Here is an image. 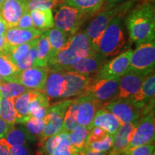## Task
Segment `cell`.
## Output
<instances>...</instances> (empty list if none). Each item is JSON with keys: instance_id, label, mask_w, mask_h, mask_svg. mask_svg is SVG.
<instances>
[{"instance_id": "6da1fadb", "label": "cell", "mask_w": 155, "mask_h": 155, "mask_svg": "<svg viewBox=\"0 0 155 155\" xmlns=\"http://www.w3.org/2000/svg\"><path fill=\"white\" fill-rule=\"evenodd\" d=\"M130 39L137 45L154 41L155 9L154 2L144 1L134 7L125 19Z\"/></svg>"}, {"instance_id": "7a4b0ae2", "label": "cell", "mask_w": 155, "mask_h": 155, "mask_svg": "<svg viewBox=\"0 0 155 155\" xmlns=\"http://www.w3.org/2000/svg\"><path fill=\"white\" fill-rule=\"evenodd\" d=\"M97 52L84 31L70 36L61 51L48 61V68L51 70L63 71L82 58Z\"/></svg>"}, {"instance_id": "3957f363", "label": "cell", "mask_w": 155, "mask_h": 155, "mask_svg": "<svg viewBox=\"0 0 155 155\" xmlns=\"http://www.w3.org/2000/svg\"><path fill=\"white\" fill-rule=\"evenodd\" d=\"M137 2V0H129L108 10L101 11L89 23L84 32L96 51L98 52L101 37L112 19L117 16L124 17L125 15L134 7Z\"/></svg>"}, {"instance_id": "277c9868", "label": "cell", "mask_w": 155, "mask_h": 155, "mask_svg": "<svg viewBox=\"0 0 155 155\" xmlns=\"http://www.w3.org/2000/svg\"><path fill=\"white\" fill-rule=\"evenodd\" d=\"M123 18L124 17L121 16L114 17L101 39L98 52L106 59L119 55L125 47L127 36Z\"/></svg>"}, {"instance_id": "5b68a950", "label": "cell", "mask_w": 155, "mask_h": 155, "mask_svg": "<svg viewBox=\"0 0 155 155\" xmlns=\"http://www.w3.org/2000/svg\"><path fill=\"white\" fill-rule=\"evenodd\" d=\"M58 7L53 15L54 27L69 37L77 33L84 22L91 17L64 2Z\"/></svg>"}, {"instance_id": "8992f818", "label": "cell", "mask_w": 155, "mask_h": 155, "mask_svg": "<svg viewBox=\"0 0 155 155\" xmlns=\"http://www.w3.org/2000/svg\"><path fill=\"white\" fill-rule=\"evenodd\" d=\"M73 99H64L55 103L48 108L47 114L43 119L45 123L42 134L39 137V147L50 137L61 132L64 116Z\"/></svg>"}, {"instance_id": "52a82bcc", "label": "cell", "mask_w": 155, "mask_h": 155, "mask_svg": "<svg viewBox=\"0 0 155 155\" xmlns=\"http://www.w3.org/2000/svg\"><path fill=\"white\" fill-rule=\"evenodd\" d=\"M155 65V42H144L133 50L127 72L149 74L154 71Z\"/></svg>"}, {"instance_id": "ba28073f", "label": "cell", "mask_w": 155, "mask_h": 155, "mask_svg": "<svg viewBox=\"0 0 155 155\" xmlns=\"http://www.w3.org/2000/svg\"><path fill=\"white\" fill-rule=\"evenodd\" d=\"M119 80L99 78L95 75L81 94L88 95L103 105L115 98L119 86Z\"/></svg>"}, {"instance_id": "9c48e42d", "label": "cell", "mask_w": 155, "mask_h": 155, "mask_svg": "<svg viewBox=\"0 0 155 155\" xmlns=\"http://www.w3.org/2000/svg\"><path fill=\"white\" fill-rule=\"evenodd\" d=\"M116 116L120 124L131 123L139 120L142 111L127 99H114L103 104V107Z\"/></svg>"}, {"instance_id": "30bf717a", "label": "cell", "mask_w": 155, "mask_h": 155, "mask_svg": "<svg viewBox=\"0 0 155 155\" xmlns=\"http://www.w3.org/2000/svg\"><path fill=\"white\" fill-rule=\"evenodd\" d=\"M132 52V49L121 52L115 58L106 62L96 76L99 78L119 79L128 71Z\"/></svg>"}, {"instance_id": "8fae6325", "label": "cell", "mask_w": 155, "mask_h": 155, "mask_svg": "<svg viewBox=\"0 0 155 155\" xmlns=\"http://www.w3.org/2000/svg\"><path fill=\"white\" fill-rule=\"evenodd\" d=\"M155 139L154 110L139 119L134 134L127 149L144 144H154Z\"/></svg>"}, {"instance_id": "7c38bea8", "label": "cell", "mask_w": 155, "mask_h": 155, "mask_svg": "<svg viewBox=\"0 0 155 155\" xmlns=\"http://www.w3.org/2000/svg\"><path fill=\"white\" fill-rule=\"evenodd\" d=\"M48 72V67H31L19 71L16 76V82L29 90L42 92Z\"/></svg>"}, {"instance_id": "4fadbf2b", "label": "cell", "mask_w": 155, "mask_h": 155, "mask_svg": "<svg viewBox=\"0 0 155 155\" xmlns=\"http://www.w3.org/2000/svg\"><path fill=\"white\" fill-rule=\"evenodd\" d=\"M75 101L77 104L78 123L88 129L97 111L101 108L103 105L88 95H80L75 98Z\"/></svg>"}, {"instance_id": "5bb4252c", "label": "cell", "mask_w": 155, "mask_h": 155, "mask_svg": "<svg viewBox=\"0 0 155 155\" xmlns=\"http://www.w3.org/2000/svg\"><path fill=\"white\" fill-rule=\"evenodd\" d=\"M63 75L65 90L61 99H69L72 97L80 96L94 76L83 75L75 71H63Z\"/></svg>"}, {"instance_id": "9a60e30c", "label": "cell", "mask_w": 155, "mask_h": 155, "mask_svg": "<svg viewBox=\"0 0 155 155\" xmlns=\"http://www.w3.org/2000/svg\"><path fill=\"white\" fill-rule=\"evenodd\" d=\"M147 75L131 71L126 73L119 78L117 93L114 99L128 100L131 98L139 91Z\"/></svg>"}, {"instance_id": "2e32d148", "label": "cell", "mask_w": 155, "mask_h": 155, "mask_svg": "<svg viewBox=\"0 0 155 155\" xmlns=\"http://www.w3.org/2000/svg\"><path fill=\"white\" fill-rule=\"evenodd\" d=\"M107 59L98 53L95 52L91 55L82 58L73 65L65 68L63 71H75L86 75H95L98 73Z\"/></svg>"}, {"instance_id": "e0dca14e", "label": "cell", "mask_w": 155, "mask_h": 155, "mask_svg": "<svg viewBox=\"0 0 155 155\" xmlns=\"http://www.w3.org/2000/svg\"><path fill=\"white\" fill-rule=\"evenodd\" d=\"M27 12L25 0H5L0 5V16L7 28H16L19 20Z\"/></svg>"}, {"instance_id": "ac0fdd59", "label": "cell", "mask_w": 155, "mask_h": 155, "mask_svg": "<svg viewBox=\"0 0 155 155\" xmlns=\"http://www.w3.org/2000/svg\"><path fill=\"white\" fill-rule=\"evenodd\" d=\"M139 120L120 126L114 134V144L109 151V155H121L124 152L133 138Z\"/></svg>"}, {"instance_id": "d6986e66", "label": "cell", "mask_w": 155, "mask_h": 155, "mask_svg": "<svg viewBox=\"0 0 155 155\" xmlns=\"http://www.w3.org/2000/svg\"><path fill=\"white\" fill-rule=\"evenodd\" d=\"M49 69V68H48ZM65 90V80L63 71L49 69L42 93L50 101L61 99Z\"/></svg>"}, {"instance_id": "ffe728a7", "label": "cell", "mask_w": 155, "mask_h": 155, "mask_svg": "<svg viewBox=\"0 0 155 155\" xmlns=\"http://www.w3.org/2000/svg\"><path fill=\"white\" fill-rule=\"evenodd\" d=\"M42 32L36 29L10 28L7 29L5 35L8 47H13L32 41L41 35Z\"/></svg>"}, {"instance_id": "44dd1931", "label": "cell", "mask_w": 155, "mask_h": 155, "mask_svg": "<svg viewBox=\"0 0 155 155\" xmlns=\"http://www.w3.org/2000/svg\"><path fill=\"white\" fill-rule=\"evenodd\" d=\"M120 126L121 124L119 120L115 116L105 108H101L97 111L88 129L91 130L94 127H100L108 134L114 135L119 129Z\"/></svg>"}, {"instance_id": "7402d4cb", "label": "cell", "mask_w": 155, "mask_h": 155, "mask_svg": "<svg viewBox=\"0 0 155 155\" xmlns=\"http://www.w3.org/2000/svg\"><path fill=\"white\" fill-rule=\"evenodd\" d=\"M0 117L9 125L24 124L30 117H22L17 113L15 106V98H3L0 99Z\"/></svg>"}, {"instance_id": "603a6c76", "label": "cell", "mask_w": 155, "mask_h": 155, "mask_svg": "<svg viewBox=\"0 0 155 155\" xmlns=\"http://www.w3.org/2000/svg\"><path fill=\"white\" fill-rule=\"evenodd\" d=\"M3 139L10 147L25 145L29 141L35 140V138L30 135L25 127L15 125L11 126Z\"/></svg>"}, {"instance_id": "cb8c5ba5", "label": "cell", "mask_w": 155, "mask_h": 155, "mask_svg": "<svg viewBox=\"0 0 155 155\" xmlns=\"http://www.w3.org/2000/svg\"><path fill=\"white\" fill-rule=\"evenodd\" d=\"M34 28L42 32L54 28V18L52 9H42L30 12Z\"/></svg>"}, {"instance_id": "d4e9b609", "label": "cell", "mask_w": 155, "mask_h": 155, "mask_svg": "<svg viewBox=\"0 0 155 155\" xmlns=\"http://www.w3.org/2000/svg\"><path fill=\"white\" fill-rule=\"evenodd\" d=\"M35 47L37 57L34 67H48L50 57V45L46 31L37 39Z\"/></svg>"}, {"instance_id": "484cf974", "label": "cell", "mask_w": 155, "mask_h": 155, "mask_svg": "<svg viewBox=\"0 0 155 155\" xmlns=\"http://www.w3.org/2000/svg\"><path fill=\"white\" fill-rule=\"evenodd\" d=\"M46 33L50 45V61L64 48L69 36L55 27L46 31Z\"/></svg>"}, {"instance_id": "4316f807", "label": "cell", "mask_w": 155, "mask_h": 155, "mask_svg": "<svg viewBox=\"0 0 155 155\" xmlns=\"http://www.w3.org/2000/svg\"><path fill=\"white\" fill-rule=\"evenodd\" d=\"M19 72L17 65L5 53H0V81H15Z\"/></svg>"}, {"instance_id": "83f0119b", "label": "cell", "mask_w": 155, "mask_h": 155, "mask_svg": "<svg viewBox=\"0 0 155 155\" xmlns=\"http://www.w3.org/2000/svg\"><path fill=\"white\" fill-rule=\"evenodd\" d=\"M64 3L93 17L101 9L104 0H64Z\"/></svg>"}, {"instance_id": "f1b7e54d", "label": "cell", "mask_w": 155, "mask_h": 155, "mask_svg": "<svg viewBox=\"0 0 155 155\" xmlns=\"http://www.w3.org/2000/svg\"><path fill=\"white\" fill-rule=\"evenodd\" d=\"M90 130L88 128L78 125L71 133L68 134L69 140L75 150L80 152L86 150L87 139Z\"/></svg>"}, {"instance_id": "f546056e", "label": "cell", "mask_w": 155, "mask_h": 155, "mask_svg": "<svg viewBox=\"0 0 155 155\" xmlns=\"http://www.w3.org/2000/svg\"><path fill=\"white\" fill-rule=\"evenodd\" d=\"M38 91L29 90L17 98H15V106L17 113L22 117H30V104Z\"/></svg>"}, {"instance_id": "4dcf8cb0", "label": "cell", "mask_w": 155, "mask_h": 155, "mask_svg": "<svg viewBox=\"0 0 155 155\" xmlns=\"http://www.w3.org/2000/svg\"><path fill=\"white\" fill-rule=\"evenodd\" d=\"M28 91V88L17 82L0 81V91L3 98H15Z\"/></svg>"}, {"instance_id": "1f68e13d", "label": "cell", "mask_w": 155, "mask_h": 155, "mask_svg": "<svg viewBox=\"0 0 155 155\" xmlns=\"http://www.w3.org/2000/svg\"><path fill=\"white\" fill-rule=\"evenodd\" d=\"M60 141L51 155H81L80 152L72 147L69 140L68 134L60 132Z\"/></svg>"}, {"instance_id": "d6a6232c", "label": "cell", "mask_w": 155, "mask_h": 155, "mask_svg": "<svg viewBox=\"0 0 155 155\" xmlns=\"http://www.w3.org/2000/svg\"><path fill=\"white\" fill-rule=\"evenodd\" d=\"M37 39L32 40V41L26 42V43L19 45L8 47L5 53L10 58V60L13 63L16 64L17 62L22 60L26 55V54L28 53L29 50L32 48V46L36 42Z\"/></svg>"}, {"instance_id": "836d02e7", "label": "cell", "mask_w": 155, "mask_h": 155, "mask_svg": "<svg viewBox=\"0 0 155 155\" xmlns=\"http://www.w3.org/2000/svg\"><path fill=\"white\" fill-rule=\"evenodd\" d=\"M77 111V104L75 101V98L73 100L72 104L68 108L67 111L65 112L64 116L63 128H62V132L67 134L71 133L75 127L78 124L76 117Z\"/></svg>"}, {"instance_id": "e575fe53", "label": "cell", "mask_w": 155, "mask_h": 155, "mask_svg": "<svg viewBox=\"0 0 155 155\" xmlns=\"http://www.w3.org/2000/svg\"><path fill=\"white\" fill-rule=\"evenodd\" d=\"M25 2L28 12L32 10L52 9L63 3L56 0H25Z\"/></svg>"}, {"instance_id": "d590c367", "label": "cell", "mask_w": 155, "mask_h": 155, "mask_svg": "<svg viewBox=\"0 0 155 155\" xmlns=\"http://www.w3.org/2000/svg\"><path fill=\"white\" fill-rule=\"evenodd\" d=\"M114 139V135L108 134V135L106 136L105 138L103 139L102 140L87 144L86 147V150H91L98 152H109L111 150L112 147H113Z\"/></svg>"}, {"instance_id": "8d00e7d4", "label": "cell", "mask_w": 155, "mask_h": 155, "mask_svg": "<svg viewBox=\"0 0 155 155\" xmlns=\"http://www.w3.org/2000/svg\"><path fill=\"white\" fill-rule=\"evenodd\" d=\"M24 124H25V129L34 138H39L45 127V123L43 119H37L35 117H30Z\"/></svg>"}, {"instance_id": "74e56055", "label": "cell", "mask_w": 155, "mask_h": 155, "mask_svg": "<svg viewBox=\"0 0 155 155\" xmlns=\"http://www.w3.org/2000/svg\"><path fill=\"white\" fill-rule=\"evenodd\" d=\"M35 44L36 42L32 46V48L28 51V53L26 54V55L22 60H20L15 64L19 71H23V70L30 68L31 67H34L35 62L37 57Z\"/></svg>"}, {"instance_id": "f35d334b", "label": "cell", "mask_w": 155, "mask_h": 155, "mask_svg": "<svg viewBox=\"0 0 155 155\" xmlns=\"http://www.w3.org/2000/svg\"><path fill=\"white\" fill-rule=\"evenodd\" d=\"M154 152V144H144L127 149L123 154L125 155H150Z\"/></svg>"}, {"instance_id": "ab89813d", "label": "cell", "mask_w": 155, "mask_h": 155, "mask_svg": "<svg viewBox=\"0 0 155 155\" xmlns=\"http://www.w3.org/2000/svg\"><path fill=\"white\" fill-rule=\"evenodd\" d=\"M108 132L100 127H94L89 131L88 139H87V144H91V143L96 142V141L102 140L106 136L108 135Z\"/></svg>"}, {"instance_id": "60d3db41", "label": "cell", "mask_w": 155, "mask_h": 155, "mask_svg": "<svg viewBox=\"0 0 155 155\" xmlns=\"http://www.w3.org/2000/svg\"><path fill=\"white\" fill-rule=\"evenodd\" d=\"M16 28L20 29H35L34 28L30 12H27L22 15V17L19 20L18 23H17Z\"/></svg>"}, {"instance_id": "b9f144b4", "label": "cell", "mask_w": 155, "mask_h": 155, "mask_svg": "<svg viewBox=\"0 0 155 155\" xmlns=\"http://www.w3.org/2000/svg\"><path fill=\"white\" fill-rule=\"evenodd\" d=\"M9 150L12 155H30L29 149L27 144L12 147Z\"/></svg>"}, {"instance_id": "7bdbcfd3", "label": "cell", "mask_w": 155, "mask_h": 155, "mask_svg": "<svg viewBox=\"0 0 155 155\" xmlns=\"http://www.w3.org/2000/svg\"><path fill=\"white\" fill-rule=\"evenodd\" d=\"M129 1V0H104V3H103L102 7H101V11L104 10H108L113 7L118 6L121 4L126 2Z\"/></svg>"}, {"instance_id": "ee69618b", "label": "cell", "mask_w": 155, "mask_h": 155, "mask_svg": "<svg viewBox=\"0 0 155 155\" xmlns=\"http://www.w3.org/2000/svg\"><path fill=\"white\" fill-rule=\"evenodd\" d=\"M9 149L10 147L7 144L5 139H0V155H12Z\"/></svg>"}, {"instance_id": "f6af8a7d", "label": "cell", "mask_w": 155, "mask_h": 155, "mask_svg": "<svg viewBox=\"0 0 155 155\" xmlns=\"http://www.w3.org/2000/svg\"><path fill=\"white\" fill-rule=\"evenodd\" d=\"M10 127L11 125L7 124V122L4 121V120L0 117V139L3 138V137H5L6 133L7 132V131L9 130Z\"/></svg>"}, {"instance_id": "bcb514c9", "label": "cell", "mask_w": 155, "mask_h": 155, "mask_svg": "<svg viewBox=\"0 0 155 155\" xmlns=\"http://www.w3.org/2000/svg\"><path fill=\"white\" fill-rule=\"evenodd\" d=\"M5 34L0 35V53H5L8 48Z\"/></svg>"}, {"instance_id": "7dc6e473", "label": "cell", "mask_w": 155, "mask_h": 155, "mask_svg": "<svg viewBox=\"0 0 155 155\" xmlns=\"http://www.w3.org/2000/svg\"><path fill=\"white\" fill-rule=\"evenodd\" d=\"M81 155H109V152H98L91 150H85Z\"/></svg>"}, {"instance_id": "c3c4849f", "label": "cell", "mask_w": 155, "mask_h": 155, "mask_svg": "<svg viewBox=\"0 0 155 155\" xmlns=\"http://www.w3.org/2000/svg\"><path fill=\"white\" fill-rule=\"evenodd\" d=\"M7 29V25H5V22H4L3 19H2L1 16H0V35L5 34Z\"/></svg>"}, {"instance_id": "681fc988", "label": "cell", "mask_w": 155, "mask_h": 155, "mask_svg": "<svg viewBox=\"0 0 155 155\" xmlns=\"http://www.w3.org/2000/svg\"><path fill=\"white\" fill-rule=\"evenodd\" d=\"M144 1H147V2H154V0H144Z\"/></svg>"}, {"instance_id": "f907efd6", "label": "cell", "mask_w": 155, "mask_h": 155, "mask_svg": "<svg viewBox=\"0 0 155 155\" xmlns=\"http://www.w3.org/2000/svg\"><path fill=\"white\" fill-rule=\"evenodd\" d=\"M5 1V0H0V5H1Z\"/></svg>"}, {"instance_id": "816d5d0a", "label": "cell", "mask_w": 155, "mask_h": 155, "mask_svg": "<svg viewBox=\"0 0 155 155\" xmlns=\"http://www.w3.org/2000/svg\"><path fill=\"white\" fill-rule=\"evenodd\" d=\"M56 1H60L61 2H64V0H56Z\"/></svg>"}, {"instance_id": "f5cc1de1", "label": "cell", "mask_w": 155, "mask_h": 155, "mask_svg": "<svg viewBox=\"0 0 155 155\" xmlns=\"http://www.w3.org/2000/svg\"><path fill=\"white\" fill-rule=\"evenodd\" d=\"M2 94H1V91H0V99H1V98H2Z\"/></svg>"}, {"instance_id": "db71d44e", "label": "cell", "mask_w": 155, "mask_h": 155, "mask_svg": "<svg viewBox=\"0 0 155 155\" xmlns=\"http://www.w3.org/2000/svg\"><path fill=\"white\" fill-rule=\"evenodd\" d=\"M150 155H155V153H154V152H153V153H152V154H151Z\"/></svg>"}, {"instance_id": "11a10c76", "label": "cell", "mask_w": 155, "mask_h": 155, "mask_svg": "<svg viewBox=\"0 0 155 155\" xmlns=\"http://www.w3.org/2000/svg\"><path fill=\"white\" fill-rule=\"evenodd\" d=\"M121 155H125L124 154H121Z\"/></svg>"}]
</instances>
